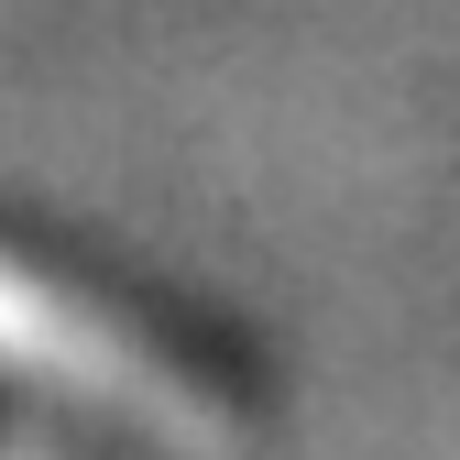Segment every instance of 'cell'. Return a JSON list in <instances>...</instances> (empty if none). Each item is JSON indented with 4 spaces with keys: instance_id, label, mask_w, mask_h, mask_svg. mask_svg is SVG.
I'll list each match as a JSON object with an SVG mask.
<instances>
[{
    "instance_id": "6da1fadb",
    "label": "cell",
    "mask_w": 460,
    "mask_h": 460,
    "mask_svg": "<svg viewBox=\"0 0 460 460\" xmlns=\"http://www.w3.org/2000/svg\"><path fill=\"white\" fill-rule=\"evenodd\" d=\"M0 362H22V373L66 384V394H99V406H121V417H143V428H219L208 394L176 384L132 329L66 307L55 285H33V274H12V263H0Z\"/></svg>"
}]
</instances>
